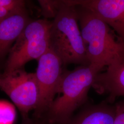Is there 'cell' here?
<instances>
[{
    "instance_id": "6",
    "label": "cell",
    "mask_w": 124,
    "mask_h": 124,
    "mask_svg": "<svg viewBox=\"0 0 124 124\" xmlns=\"http://www.w3.org/2000/svg\"><path fill=\"white\" fill-rule=\"evenodd\" d=\"M63 66L61 60L50 48L38 60L35 74L39 89V100L34 111L33 118L41 120L55 99Z\"/></svg>"
},
{
    "instance_id": "11",
    "label": "cell",
    "mask_w": 124,
    "mask_h": 124,
    "mask_svg": "<svg viewBox=\"0 0 124 124\" xmlns=\"http://www.w3.org/2000/svg\"><path fill=\"white\" fill-rule=\"evenodd\" d=\"M41 14L46 18L56 17L62 8L66 4L65 0H38Z\"/></svg>"
},
{
    "instance_id": "1",
    "label": "cell",
    "mask_w": 124,
    "mask_h": 124,
    "mask_svg": "<svg viewBox=\"0 0 124 124\" xmlns=\"http://www.w3.org/2000/svg\"><path fill=\"white\" fill-rule=\"evenodd\" d=\"M89 64L98 72L124 63V44L106 23L90 10L76 5Z\"/></svg>"
},
{
    "instance_id": "13",
    "label": "cell",
    "mask_w": 124,
    "mask_h": 124,
    "mask_svg": "<svg viewBox=\"0 0 124 124\" xmlns=\"http://www.w3.org/2000/svg\"><path fill=\"white\" fill-rule=\"evenodd\" d=\"M115 118L114 124H124V99L115 104Z\"/></svg>"
},
{
    "instance_id": "14",
    "label": "cell",
    "mask_w": 124,
    "mask_h": 124,
    "mask_svg": "<svg viewBox=\"0 0 124 124\" xmlns=\"http://www.w3.org/2000/svg\"><path fill=\"white\" fill-rule=\"evenodd\" d=\"M21 124H43L41 120L36 119L34 118H31L30 116L22 118Z\"/></svg>"
},
{
    "instance_id": "7",
    "label": "cell",
    "mask_w": 124,
    "mask_h": 124,
    "mask_svg": "<svg viewBox=\"0 0 124 124\" xmlns=\"http://www.w3.org/2000/svg\"><path fill=\"white\" fill-rule=\"evenodd\" d=\"M90 10L110 27L124 44V0H71Z\"/></svg>"
},
{
    "instance_id": "12",
    "label": "cell",
    "mask_w": 124,
    "mask_h": 124,
    "mask_svg": "<svg viewBox=\"0 0 124 124\" xmlns=\"http://www.w3.org/2000/svg\"><path fill=\"white\" fill-rule=\"evenodd\" d=\"M24 9H25L24 0H0V20Z\"/></svg>"
},
{
    "instance_id": "5",
    "label": "cell",
    "mask_w": 124,
    "mask_h": 124,
    "mask_svg": "<svg viewBox=\"0 0 124 124\" xmlns=\"http://www.w3.org/2000/svg\"><path fill=\"white\" fill-rule=\"evenodd\" d=\"M0 89L11 99L20 111L22 118L34 111L39 100V89L35 73L23 68L4 72L0 75Z\"/></svg>"
},
{
    "instance_id": "10",
    "label": "cell",
    "mask_w": 124,
    "mask_h": 124,
    "mask_svg": "<svg viewBox=\"0 0 124 124\" xmlns=\"http://www.w3.org/2000/svg\"><path fill=\"white\" fill-rule=\"evenodd\" d=\"M115 115V105L104 101L84 106L64 124H114Z\"/></svg>"
},
{
    "instance_id": "9",
    "label": "cell",
    "mask_w": 124,
    "mask_h": 124,
    "mask_svg": "<svg viewBox=\"0 0 124 124\" xmlns=\"http://www.w3.org/2000/svg\"><path fill=\"white\" fill-rule=\"evenodd\" d=\"M31 20L26 9L0 20V58L10 51Z\"/></svg>"
},
{
    "instance_id": "15",
    "label": "cell",
    "mask_w": 124,
    "mask_h": 124,
    "mask_svg": "<svg viewBox=\"0 0 124 124\" xmlns=\"http://www.w3.org/2000/svg\"><path fill=\"white\" fill-rule=\"evenodd\" d=\"M42 122H43V124H48L46 123V122H45L44 121H42Z\"/></svg>"
},
{
    "instance_id": "4",
    "label": "cell",
    "mask_w": 124,
    "mask_h": 124,
    "mask_svg": "<svg viewBox=\"0 0 124 124\" xmlns=\"http://www.w3.org/2000/svg\"><path fill=\"white\" fill-rule=\"evenodd\" d=\"M52 21L31 20L9 51L4 72L23 68L28 62L38 60L50 49Z\"/></svg>"
},
{
    "instance_id": "2",
    "label": "cell",
    "mask_w": 124,
    "mask_h": 124,
    "mask_svg": "<svg viewBox=\"0 0 124 124\" xmlns=\"http://www.w3.org/2000/svg\"><path fill=\"white\" fill-rule=\"evenodd\" d=\"M93 67L80 65L73 70H63L58 96L41 119L48 124H64L77 109L85 105L88 93L99 73Z\"/></svg>"
},
{
    "instance_id": "3",
    "label": "cell",
    "mask_w": 124,
    "mask_h": 124,
    "mask_svg": "<svg viewBox=\"0 0 124 124\" xmlns=\"http://www.w3.org/2000/svg\"><path fill=\"white\" fill-rule=\"evenodd\" d=\"M65 5L52 21L50 48L63 66L89 65L86 50L79 24L76 6L71 1Z\"/></svg>"
},
{
    "instance_id": "8",
    "label": "cell",
    "mask_w": 124,
    "mask_h": 124,
    "mask_svg": "<svg viewBox=\"0 0 124 124\" xmlns=\"http://www.w3.org/2000/svg\"><path fill=\"white\" fill-rule=\"evenodd\" d=\"M92 87L98 93L107 95L106 101L111 104L116 98L124 97V63L108 67L98 73Z\"/></svg>"
}]
</instances>
